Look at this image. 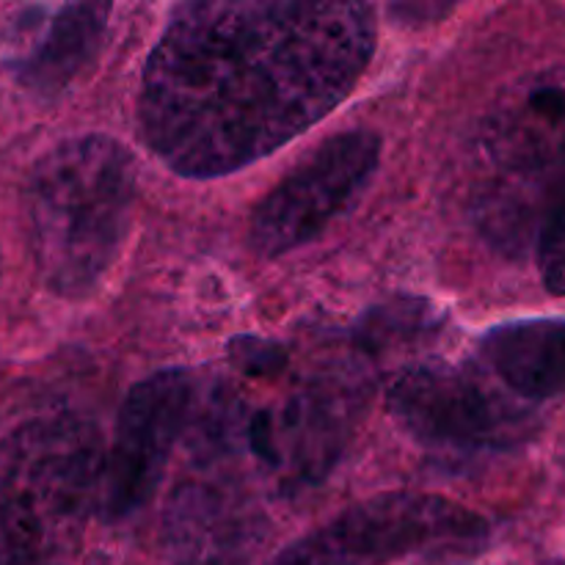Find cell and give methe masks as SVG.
Here are the masks:
<instances>
[{
	"label": "cell",
	"instance_id": "6da1fadb",
	"mask_svg": "<svg viewBox=\"0 0 565 565\" xmlns=\"http://www.w3.org/2000/svg\"><path fill=\"white\" fill-rule=\"evenodd\" d=\"M373 6L210 0L171 11L138 92V130L180 177L241 171L318 125L375 53Z\"/></svg>",
	"mask_w": 565,
	"mask_h": 565
},
{
	"label": "cell",
	"instance_id": "7a4b0ae2",
	"mask_svg": "<svg viewBox=\"0 0 565 565\" xmlns=\"http://www.w3.org/2000/svg\"><path fill=\"white\" fill-rule=\"evenodd\" d=\"M136 158L99 132L55 143L28 174L25 218L33 263L50 292L97 290L125 246L136 204Z\"/></svg>",
	"mask_w": 565,
	"mask_h": 565
},
{
	"label": "cell",
	"instance_id": "3957f363",
	"mask_svg": "<svg viewBox=\"0 0 565 565\" xmlns=\"http://www.w3.org/2000/svg\"><path fill=\"white\" fill-rule=\"evenodd\" d=\"M105 447L94 425L42 417L0 439V565L75 557L103 502Z\"/></svg>",
	"mask_w": 565,
	"mask_h": 565
},
{
	"label": "cell",
	"instance_id": "277c9868",
	"mask_svg": "<svg viewBox=\"0 0 565 565\" xmlns=\"http://www.w3.org/2000/svg\"><path fill=\"white\" fill-rule=\"evenodd\" d=\"M210 456H246L281 489L315 486L337 467L356 419V392L337 379L303 381L263 408L237 406L235 397L210 408Z\"/></svg>",
	"mask_w": 565,
	"mask_h": 565
},
{
	"label": "cell",
	"instance_id": "5b68a950",
	"mask_svg": "<svg viewBox=\"0 0 565 565\" xmlns=\"http://www.w3.org/2000/svg\"><path fill=\"white\" fill-rule=\"evenodd\" d=\"M392 419L419 445L456 456H489L527 445L539 414L494 375L458 364H417L386 390Z\"/></svg>",
	"mask_w": 565,
	"mask_h": 565
},
{
	"label": "cell",
	"instance_id": "8992f818",
	"mask_svg": "<svg viewBox=\"0 0 565 565\" xmlns=\"http://www.w3.org/2000/svg\"><path fill=\"white\" fill-rule=\"evenodd\" d=\"M486 533L483 516L445 497L381 494L348 508L274 565H390L478 546Z\"/></svg>",
	"mask_w": 565,
	"mask_h": 565
},
{
	"label": "cell",
	"instance_id": "52a82bcc",
	"mask_svg": "<svg viewBox=\"0 0 565 565\" xmlns=\"http://www.w3.org/2000/svg\"><path fill=\"white\" fill-rule=\"evenodd\" d=\"M381 163V138L348 130L320 143L254 210L248 243L265 259L285 257L323 235L359 202Z\"/></svg>",
	"mask_w": 565,
	"mask_h": 565
},
{
	"label": "cell",
	"instance_id": "ba28073f",
	"mask_svg": "<svg viewBox=\"0 0 565 565\" xmlns=\"http://www.w3.org/2000/svg\"><path fill=\"white\" fill-rule=\"evenodd\" d=\"M193 403L196 386L191 375L180 370L149 375L127 392L116 419L114 441L105 450L99 502L105 519H130L152 500L177 439L185 434Z\"/></svg>",
	"mask_w": 565,
	"mask_h": 565
},
{
	"label": "cell",
	"instance_id": "9c48e42d",
	"mask_svg": "<svg viewBox=\"0 0 565 565\" xmlns=\"http://www.w3.org/2000/svg\"><path fill=\"white\" fill-rule=\"evenodd\" d=\"M480 149L505 180L522 185L565 169V66L508 88L486 116Z\"/></svg>",
	"mask_w": 565,
	"mask_h": 565
},
{
	"label": "cell",
	"instance_id": "30bf717a",
	"mask_svg": "<svg viewBox=\"0 0 565 565\" xmlns=\"http://www.w3.org/2000/svg\"><path fill=\"white\" fill-rule=\"evenodd\" d=\"M171 565H243L265 539V516L226 478H196L171 494L163 522Z\"/></svg>",
	"mask_w": 565,
	"mask_h": 565
},
{
	"label": "cell",
	"instance_id": "8fae6325",
	"mask_svg": "<svg viewBox=\"0 0 565 565\" xmlns=\"http://www.w3.org/2000/svg\"><path fill=\"white\" fill-rule=\"evenodd\" d=\"M22 20V44L11 70L33 97H58L97 61L108 36L110 6L70 3L55 11H31Z\"/></svg>",
	"mask_w": 565,
	"mask_h": 565
},
{
	"label": "cell",
	"instance_id": "7c38bea8",
	"mask_svg": "<svg viewBox=\"0 0 565 565\" xmlns=\"http://www.w3.org/2000/svg\"><path fill=\"white\" fill-rule=\"evenodd\" d=\"M486 370L524 403L565 397V320H516L480 340Z\"/></svg>",
	"mask_w": 565,
	"mask_h": 565
},
{
	"label": "cell",
	"instance_id": "4fadbf2b",
	"mask_svg": "<svg viewBox=\"0 0 565 565\" xmlns=\"http://www.w3.org/2000/svg\"><path fill=\"white\" fill-rule=\"evenodd\" d=\"M539 268L546 290L565 298V196L550 210L541 226Z\"/></svg>",
	"mask_w": 565,
	"mask_h": 565
},
{
	"label": "cell",
	"instance_id": "5bb4252c",
	"mask_svg": "<svg viewBox=\"0 0 565 565\" xmlns=\"http://www.w3.org/2000/svg\"><path fill=\"white\" fill-rule=\"evenodd\" d=\"M44 565H103L94 557H83V561H75V557H64V561H53V563H44Z\"/></svg>",
	"mask_w": 565,
	"mask_h": 565
}]
</instances>
